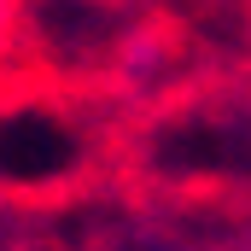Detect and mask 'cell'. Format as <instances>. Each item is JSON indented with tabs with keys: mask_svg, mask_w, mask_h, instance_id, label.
I'll list each match as a JSON object with an SVG mask.
<instances>
[{
	"mask_svg": "<svg viewBox=\"0 0 251 251\" xmlns=\"http://www.w3.org/2000/svg\"><path fill=\"white\" fill-rule=\"evenodd\" d=\"M0 24H6V12H0Z\"/></svg>",
	"mask_w": 251,
	"mask_h": 251,
	"instance_id": "6da1fadb",
	"label": "cell"
}]
</instances>
